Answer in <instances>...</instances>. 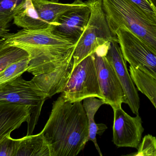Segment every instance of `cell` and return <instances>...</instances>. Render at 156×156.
Instances as JSON below:
<instances>
[{
  "label": "cell",
  "mask_w": 156,
  "mask_h": 156,
  "mask_svg": "<svg viewBox=\"0 0 156 156\" xmlns=\"http://www.w3.org/2000/svg\"><path fill=\"white\" fill-rule=\"evenodd\" d=\"M133 3L139 7L148 15L156 20V5L152 0H130Z\"/></svg>",
  "instance_id": "cell-22"
},
{
  "label": "cell",
  "mask_w": 156,
  "mask_h": 156,
  "mask_svg": "<svg viewBox=\"0 0 156 156\" xmlns=\"http://www.w3.org/2000/svg\"><path fill=\"white\" fill-rule=\"evenodd\" d=\"M47 99L46 95L31 80L26 81L21 76L0 89V101L30 107V115L28 123L27 136L32 135L42 108Z\"/></svg>",
  "instance_id": "cell-7"
},
{
  "label": "cell",
  "mask_w": 156,
  "mask_h": 156,
  "mask_svg": "<svg viewBox=\"0 0 156 156\" xmlns=\"http://www.w3.org/2000/svg\"><path fill=\"white\" fill-rule=\"evenodd\" d=\"M9 33V30L8 29V28L0 27V38H2V36Z\"/></svg>",
  "instance_id": "cell-23"
},
{
  "label": "cell",
  "mask_w": 156,
  "mask_h": 156,
  "mask_svg": "<svg viewBox=\"0 0 156 156\" xmlns=\"http://www.w3.org/2000/svg\"><path fill=\"white\" fill-rule=\"evenodd\" d=\"M29 56L15 62L0 72V89L14 81L27 71Z\"/></svg>",
  "instance_id": "cell-19"
},
{
  "label": "cell",
  "mask_w": 156,
  "mask_h": 156,
  "mask_svg": "<svg viewBox=\"0 0 156 156\" xmlns=\"http://www.w3.org/2000/svg\"><path fill=\"white\" fill-rule=\"evenodd\" d=\"M115 35L125 61L156 77V50L125 26L119 27Z\"/></svg>",
  "instance_id": "cell-8"
},
{
  "label": "cell",
  "mask_w": 156,
  "mask_h": 156,
  "mask_svg": "<svg viewBox=\"0 0 156 156\" xmlns=\"http://www.w3.org/2000/svg\"><path fill=\"white\" fill-rule=\"evenodd\" d=\"M129 70L139 91L145 95L156 108V77L132 66L129 65Z\"/></svg>",
  "instance_id": "cell-17"
},
{
  "label": "cell",
  "mask_w": 156,
  "mask_h": 156,
  "mask_svg": "<svg viewBox=\"0 0 156 156\" xmlns=\"http://www.w3.org/2000/svg\"><path fill=\"white\" fill-rule=\"evenodd\" d=\"M90 16V9L84 2L63 13L58 19V26L53 30V32L76 44L86 27Z\"/></svg>",
  "instance_id": "cell-12"
},
{
  "label": "cell",
  "mask_w": 156,
  "mask_h": 156,
  "mask_svg": "<svg viewBox=\"0 0 156 156\" xmlns=\"http://www.w3.org/2000/svg\"><path fill=\"white\" fill-rule=\"evenodd\" d=\"M90 10L88 23L76 44L73 54V67L86 57L93 54L98 47L110 44L113 36L108 28L102 7V0L84 2Z\"/></svg>",
  "instance_id": "cell-4"
},
{
  "label": "cell",
  "mask_w": 156,
  "mask_h": 156,
  "mask_svg": "<svg viewBox=\"0 0 156 156\" xmlns=\"http://www.w3.org/2000/svg\"><path fill=\"white\" fill-rule=\"evenodd\" d=\"M114 110L113 143L117 147L135 148L137 149L141 142L144 128L139 115L131 117L121 106Z\"/></svg>",
  "instance_id": "cell-9"
},
{
  "label": "cell",
  "mask_w": 156,
  "mask_h": 156,
  "mask_svg": "<svg viewBox=\"0 0 156 156\" xmlns=\"http://www.w3.org/2000/svg\"><path fill=\"white\" fill-rule=\"evenodd\" d=\"M156 0H152V1H153V3H154V4H155V5H156Z\"/></svg>",
  "instance_id": "cell-25"
},
{
  "label": "cell",
  "mask_w": 156,
  "mask_h": 156,
  "mask_svg": "<svg viewBox=\"0 0 156 156\" xmlns=\"http://www.w3.org/2000/svg\"><path fill=\"white\" fill-rule=\"evenodd\" d=\"M94 57L102 99L113 109L121 106L124 103V92L112 65L106 56H100L94 53Z\"/></svg>",
  "instance_id": "cell-10"
},
{
  "label": "cell",
  "mask_w": 156,
  "mask_h": 156,
  "mask_svg": "<svg viewBox=\"0 0 156 156\" xmlns=\"http://www.w3.org/2000/svg\"><path fill=\"white\" fill-rule=\"evenodd\" d=\"M107 58L114 68L124 94V103L128 105L133 114H139L140 98L123 57L117 37L110 43Z\"/></svg>",
  "instance_id": "cell-11"
},
{
  "label": "cell",
  "mask_w": 156,
  "mask_h": 156,
  "mask_svg": "<svg viewBox=\"0 0 156 156\" xmlns=\"http://www.w3.org/2000/svg\"><path fill=\"white\" fill-rule=\"evenodd\" d=\"M102 7L113 36L125 26L156 50V20L130 0H102Z\"/></svg>",
  "instance_id": "cell-3"
},
{
  "label": "cell",
  "mask_w": 156,
  "mask_h": 156,
  "mask_svg": "<svg viewBox=\"0 0 156 156\" xmlns=\"http://www.w3.org/2000/svg\"><path fill=\"white\" fill-rule=\"evenodd\" d=\"M51 156H76L88 141V119L82 101H66L61 95L53 104L49 119L41 131Z\"/></svg>",
  "instance_id": "cell-1"
},
{
  "label": "cell",
  "mask_w": 156,
  "mask_h": 156,
  "mask_svg": "<svg viewBox=\"0 0 156 156\" xmlns=\"http://www.w3.org/2000/svg\"><path fill=\"white\" fill-rule=\"evenodd\" d=\"M30 0H0V27L8 28L15 16L26 8Z\"/></svg>",
  "instance_id": "cell-18"
},
{
  "label": "cell",
  "mask_w": 156,
  "mask_h": 156,
  "mask_svg": "<svg viewBox=\"0 0 156 156\" xmlns=\"http://www.w3.org/2000/svg\"><path fill=\"white\" fill-rule=\"evenodd\" d=\"M8 44L5 43V41L2 38H0V50L6 47Z\"/></svg>",
  "instance_id": "cell-24"
},
{
  "label": "cell",
  "mask_w": 156,
  "mask_h": 156,
  "mask_svg": "<svg viewBox=\"0 0 156 156\" xmlns=\"http://www.w3.org/2000/svg\"><path fill=\"white\" fill-rule=\"evenodd\" d=\"M61 93L66 101L72 103L82 101L91 97L102 99L95 66L94 53L83 59L73 68Z\"/></svg>",
  "instance_id": "cell-6"
},
{
  "label": "cell",
  "mask_w": 156,
  "mask_h": 156,
  "mask_svg": "<svg viewBox=\"0 0 156 156\" xmlns=\"http://www.w3.org/2000/svg\"><path fill=\"white\" fill-rule=\"evenodd\" d=\"M2 38L8 45L27 52L29 59L27 71L34 76L49 73L70 62L76 46L50 30L23 29L16 33H9Z\"/></svg>",
  "instance_id": "cell-2"
},
{
  "label": "cell",
  "mask_w": 156,
  "mask_h": 156,
  "mask_svg": "<svg viewBox=\"0 0 156 156\" xmlns=\"http://www.w3.org/2000/svg\"><path fill=\"white\" fill-rule=\"evenodd\" d=\"M83 3L81 0L72 3H60L59 0H30L25 9L15 16L13 23L29 30H53L63 13Z\"/></svg>",
  "instance_id": "cell-5"
},
{
  "label": "cell",
  "mask_w": 156,
  "mask_h": 156,
  "mask_svg": "<svg viewBox=\"0 0 156 156\" xmlns=\"http://www.w3.org/2000/svg\"><path fill=\"white\" fill-rule=\"evenodd\" d=\"M16 156H51V150L41 132L20 139Z\"/></svg>",
  "instance_id": "cell-16"
},
{
  "label": "cell",
  "mask_w": 156,
  "mask_h": 156,
  "mask_svg": "<svg viewBox=\"0 0 156 156\" xmlns=\"http://www.w3.org/2000/svg\"><path fill=\"white\" fill-rule=\"evenodd\" d=\"M138 151L129 154L133 156H156V137L151 135H146L140 142Z\"/></svg>",
  "instance_id": "cell-20"
},
{
  "label": "cell",
  "mask_w": 156,
  "mask_h": 156,
  "mask_svg": "<svg viewBox=\"0 0 156 156\" xmlns=\"http://www.w3.org/2000/svg\"><path fill=\"white\" fill-rule=\"evenodd\" d=\"M73 60L70 62L55 68L46 73L34 76L31 81L47 97L61 93L72 72Z\"/></svg>",
  "instance_id": "cell-14"
},
{
  "label": "cell",
  "mask_w": 156,
  "mask_h": 156,
  "mask_svg": "<svg viewBox=\"0 0 156 156\" xmlns=\"http://www.w3.org/2000/svg\"><path fill=\"white\" fill-rule=\"evenodd\" d=\"M30 115L28 105L0 101V141L23 123H28Z\"/></svg>",
  "instance_id": "cell-13"
},
{
  "label": "cell",
  "mask_w": 156,
  "mask_h": 156,
  "mask_svg": "<svg viewBox=\"0 0 156 156\" xmlns=\"http://www.w3.org/2000/svg\"><path fill=\"white\" fill-rule=\"evenodd\" d=\"M20 139H15L7 135L0 141V156H16L19 148Z\"/></svg>",
  "instance_id": "cell-21"
},
{
  "label": "cell",
  "mask_w": 156,
  "mask_h": 156,
  "mask_svg": "<svg viewBox=\"0 0 156 156\" xmlns=\"http://www.w3.org/2000/svg\"><path fill=\"white\" fill-rule=\"evenodd\" d=\"M83 105L85 110L88 119V141L91 140L94 143L96 148L100 156H103L96 139L97 135H102L107 128L105 124H97L94 120V116L99 108L105 102L103 99H98L96 97H91L87 98L83 100Z\"/></svg>",
  "instance_id": "cell-15"
}]
</instances>
